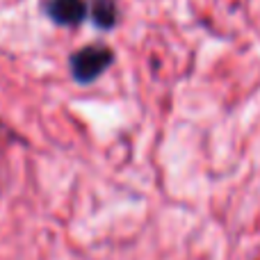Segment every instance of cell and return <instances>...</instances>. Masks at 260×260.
I'll return each instance as SVG.
<instances>
[{"mask_svg":"<svg viewBox=\"0 0 260 260\" xmlns=\"http://www.w3.org/2000/svg\"><path fill=\"white\" fill-rule=\"evenodd\" d=\"M114 53L103 44H91L71 55V76L78 82H94L105 69L112 64Z\"/></svg>","mask_w":260,"mask_h":260,"instance_id":"obj_1","label":"cell"},{"mask_svg":"<svg viewBox=\"0 0 260 260\" xmlns=\"http://www.w3.org/2000/svg\"><path fill=\"white\" fill-rule=\"evenodd\" d=\"M85 0H46V14L57 25H80L87 18Z\"/></svg>","mask_w":260,"mask_h":260,"instance_id":"obj_2","label":"cell"},{"mask_svg":"<svg viewBox=\"0 0 260 260\" xmlns=\"http://www.w3.org/2000/svg\"><path fill=\"white\" fill-rule=\"evenodd\" d=\"M89 16L101 30H110V27L117 25V3L114 0H91L89 5Z\"/></svg>","mask_w":260,"mask_h":260,"instance_id":"obj_3","label":"cell"}]
</instances>
